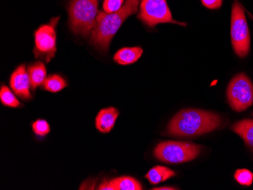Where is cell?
<instances>
[{
    "label": "cell",
    "instance_id": "obj_23",
    "mask_svg": "<svg viewBox=\"0 0 253 190\" xmlns=\"http://www.w3.org/2000/svg\"><path fill=\"white\" fill-rule=\"evenodd\" d=\"M153 190H176V189L173 188V187H159V188H154Z\"/></svg>",
    "mask_w": 253,
    "mask_h": 190
},
{
    "label": "cell",
    "instance_id": "obj_21",
    "mask_svg": "<svg viewBox=\"0 0 253 190\" xmlns=\"http://www.w3.org/2000/svg\"><path fill=\"white\" fill-rule=\"evenodd\" d=\"M202 3L206 8L210 9H217L221 8L223 0H201Z\"/></svg>",
    "mask_w": 253,
    "mask_h": 190
},
{
    "label": "cell",
    "instance_id": "obj_8",
    "mask_svg": "<svg viewBox=\"0 0 253 190\" xmlns=\"http://www.w3.org/2000/svg\"><path fill=\"white\" fill-rule=\"evenodd\" d=\"M59 17L52 18L50 22L40 27L34 33V53L35 57L49 62L56 52V32L55 26Z\"/></svg>",
    "mask_w": 253,
    "mask_h": 190
},
{
    "label": "cell",
    "instance_id": "obj_13",
    "mask_svg": "<svg viewBox=\"0 0 253 190\" xmlns=\"http://www.w3.org/2000/svg\"><path fill=\"white\" fill-rule=\"evenodd\" d=\"M28 75L31 80V89L33 91L43 84L46 79V69L42 62H38L31 64L28 68Z\"/></svg>",
    "mask_w": 253,
    "mask_h": 190
},
{
    "label": "cell",
    "instance_id": "obj_9",
    "mask_svg": "<svg viewBox=\"0 0 253 190\" xmlns=\"http://www.w3.org/2000/svg\"><path fill=\"white\" fill-rule=\"evenodd\" d=\"M10 86L15 94L21 99H31V80L25 65L18 66L12 73L10 77Z\"/></svg>",
    "mask_w": 253,
    "mask_h": 190
},
{
    "label": "cell",
    "instance_id": "obj_3",
    "mask_svg": "<svg viewBox=\"0 0 253 190\" xmlns=\"http://www.w3.org/2000/svg\"><path fill=\"white\" fill-rule=\"evenodd\" d=\"M99 0H71L68 5L69 24L73 33L89 36L96 25Z\"/></svg>",
    "mask_w": 253,
    "mask_h": 190
},
{
    "label": "cell",
    "instance_id": "obj_12",
    "mask_svg": "<svg viewBox=\"0 0 253 190\" xmlns=\"http://www.w3.org/2000/svg\"><path fill=\"white\" fill-rule=\"evenodd\" d=\"M231 130L244 140L247 147L253 148V120H240L231 127Z\"/></svg>",
    "mask_w": 253,
    "mask_h": 190
},
{
    "label": "cell",
    "instance_id": "obj_19",
    "mask_svg": "<svg viewBox=\"0 0 253 190\" xmlns=\"http://www.w3.org/2000/svg\"><path fill=\"white\" fill-rule=\"evenodd\" d=\"M33 131L35 134L41 137H45L50 132V127L46 120L39 119L32 124Z\"/></svg>",
    "mask_w": 253,
    "mask_h": 190
},
{
    "label": "cell",
    "instance_id": "obj_11",
    "mask_svg": "<svg viewBox=\"0 0 253 190\" xmlns=\"http://www.w3.org/2000/svg\"><path fill=\"white\" fill-rule=\"evenodd\" d=\"M143 52V49L140 47L122 48L114 55L113 59L119 65H130L135 63L141 57Z\"/></svg>",
    "mask_w": 253,
    "mask_h": 190
},
{
    "label": "cell",
    "instance_id": "obj_16",
    "mask_svg": "<svg viewBox=\"0 0 253 190\" xmlns=\"http://www.w3.org/2000/svg\"><path fill=\"white\" fill-rule=\"evenodd\" d=\"M44 89L51 93H58L66 87V82L60 75H52L45 79L43 84Z\"/></svg>",
    "mask_w": 253,
    "mask_h": 190
},
{
    "label": "cell",
    "instance_id": "obj_17",
    "mask_svg": "<svg viewBox=\"0 0 253 190\" xmlns=\"http://www.w3.org/2000/svg\"><path fill=\"white\" fill-rule=\"evenodd\" d=\"M0 100L2 105L7 107L17 108L20 106L19 101L11 89L6 86H2L0 90Z\"/></svg>",
    "mask_w": 253,
    "mask_h": 190
},
{
    "label": "cell",
    "instance_id": "obj_1",
    "mask_svg": "<svg viewBox=\"0 0 253 190\" xmlns=\"http://www.w3.org/2000/svg\"><path fill=\"white\" fill-rule=\"evenodd\" d=\"M222 123L218 114L200 110L183 109L168 126V133L174 137H197L216 130Z\"/></svg>",
    "mask_w": 253,
    "mask_h": 190
},
{
    "label": "cell",
    "instance_id": "obj_22",
    "mask_svg": "<svg viewBox=\"0 0 253 190\" xmlns=\"http://www.w3.org/2000/svg\"><path fill=\"white\" fill-rule=\"evenodd\" d=\"M99 190H115L113 186L111 184L110 181H106L99 185Z\"/></svg>",
    "mask_w": 253,
    "mask_h": 190
},
{
    "label": "cell",
    "instance_id": "obj_5",
    "mask_svg": "<svg viewBox=\"0 0 253 190\" xmlns=\"http://www.w3.org/2000/svg\"><path fill=\"white\" fill-rule=\"evenodd\" d=\"M231 42L234 52L244 58L250 50V35L244 8L234 2L231 13Z\"/></svg>",
    "mask_w": 253,
    "mask_h": 190
},
{
    "label": "cell",
    "instance_id": "obj_4",
    "mask_svg": "<svg viewBox=\"0 0 253 190\" xmlns=\"http://www.w3.org/2000/svg\"><path fill=\"white\" fill-rule=\"evenodd\" d=\"M201 147L197 144L183 142H163L154 150L155 157L159 161L169 164L187 162L200 154Z\"/></svg>",
    "mask_w": 253,
    "mask_h": 190
},
{
    "label": "cell",
    "instance_id": "obj_10",
    "mask_svg": "<svg viewBox=\"0 0 253 190\" xmlns=\"http://www.w3.org/2000/svg\"><path fill=\"white\" fill-rule=\"evenodd\" d=\"M119 111L110 107L102 109L96 117V127L102 133H108L113 129L119 117Z\"/></svg>",
    "mask_w": 253,
    "mask_h": 190
},
{
    "label": "cell",
    "instance_id": "obj_2",
    "mask_svg": "<svg viewBox=\"0 0 253 190\" xmlns=\"http://www.w3.org/2000/svg\"><path fill=\"white\" fill-rule=\"evenodd\" d=\"M138 0H126L118 12L113 13L99 12L96 18V27L91 33V45L102 52H106L112 38L125 20L138 12Z\"/></svg>",
    "mask_w": 253,
    "mask_h": 190
},
{
    "label": "cell",
    "instance_id": "obj_15",
    "mask_svg": "<svg viewBox=\"0 0 253 190\" xmlns=\"http://www.w3.org/2000/svg\"><path fill=\"white\" fill-rule=\"evenodd\" d=\"M115 190H141L143 187L139 181L131 177H121L111 180Z\"/></svg>",
    "mask_w": 253,
    "mask_h": 190
},
{
    "label": "cell",
    "instance_id": "obj_6",
    "mask_svg": "<svg viewBox=\"0 0 253 190\" xmlns=\"http://www.w3.org/2000/svg\"><path fill=\"white\" fill-rule=\"evenodd\" d=\"M227 100L233 110L241 113L253 104V83L244 73L236 75L227 86Z\"/></svg>",
    "mask_w": 253,
    "mask_h": 190
},
{
    "label": "cell",
    "instance_id": "obj_14",
    "mask_svg": "<svg viewBox=\"0 0 253 190\" xmlns=\"http://www.w3.org/2000/svg\"><path fill=\"white\" fill-rule=\"evenodd\" d=\"M175 176V173L164 166H156L148 171L146 178L151 184H158Z\"/></svg>",
    "mask_w": 253,
    "mask_h": 190
},
{
    "label": "cell",
    "instance_id": "obj_18",
    "mask_svg": "<svg viewBox=\"0 0 253 190\" xmlns=\"http://www.w3.org/2000/svg\"><path fill=\"white\" fill-rule=\"evenodd\" d=\"M234 179L240 185L250 187L253 183V174L248 169H238L234 174Z\"/></svg>",
    "mask_w": 253,
    "mask_h": 190
},
{
    "label": "cell",
    "instance_id": "obj_20",
    "mask_svg": "<svg viewBox=\"0 0 253 190\" xmlns=\"http://www.w3.org/2000/svg\"><path fill=\"white\" fill-rule=\"evenodd\" d=\"M125 0H105L103 9L107 13L118 12L123 6Z\"/></svg>",
    "mask_w": 253,
    "mask_h": 190
},
{
    "label": "cell",
    "instance_id": "obj_7",
    "mask_svg": "<svg viewBox=\"0 0 253 190\" xmlns=\"http://www.w3.org/2000/svg\"><path fill=\"white\" fill-rule=\"evenodd\" d=\"M138 18L149 28H154L162 23L177 24L181 26L187 25L174 21L166 0H143Z\"/></svg>",
    "mask_w": 253,
    "mask_h": 190
}]
</instances>
